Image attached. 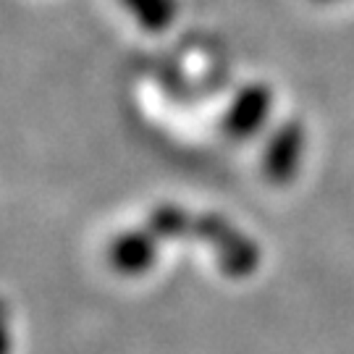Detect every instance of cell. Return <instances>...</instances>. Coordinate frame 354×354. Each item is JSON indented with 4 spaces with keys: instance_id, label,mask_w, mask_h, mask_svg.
<instances>
[{
    "instance_id": "6da1fadb",
    "label": "cell",
    "mask_w": 354,
    "mask_h": 354,
    "mask_svg": "<svg viewBox=\"0 0 354 354\" xmlns=\"http://www.w3.org/2000/svg\"><path fill=\"white\" fill-rule=\"evenodd\" d=\"M147 228L158 239H197L210 244L218 257V268L231 279L250 276L260 263L257 244L215 213H189L178 205H158Z\"/></svg>"
},
{
    "instance_id": "7a4b0ae2",
    "label": "cell",
    "mask_w": 354,
    "mask_h": 354,
    "mask_svg": "<svg viewBox=\"0 0 354 354\" xmlns=\"http://www.w3.org/2000/svg\"><path fill=\"white\" fill-rule=\"evenodd\" d=\"M273 111V89L263 82H252L236 92L228 111L223 113L221 129L234 142H244L257 137Z\"/></svg>"
},
{
    "instance_id": "3957f363",
    "label": "cell",
    "mask_w": 354,
    "mask_h": 354,
    "mask_svg": "<svg viewBox=\"0 0 354 354\" xmlns=\"http://www.w3.org/2000/svg\"><path fill=\"white\" fill-rule=\"evenodd\" d=\"M304 155V127L299 121L281 124L263 152V174L273 184H289L297 176Z\"/></svg>"
},
{
    "instance_id": "277c9868",
    "label": "cell",
    "mask_w": 354,
    "mask_h": 354,
    "mask_svg": "<svg viewBox=\"0 0 354 354\" xmlns=\"http://www.w3.org/2000/svg\"><path fill=\"white\" fill-rule=\"evenodd\" d=\"M158 241L160 239L147 226L124 231L111 241L108 260L124 276H142L145 270H150L158 257Z\"/></svg>"
},
{
    "instance_id": "5b68a950",
    "label": "cell",
    "mask_w": 354,
    "mask_h": 354,
    "mask_svg": "<svg viewBox=\"0 0 354 354\" xmlns=\"http://www.w3.org/2000/svg\"><path fill=\"white\" fill-rule=\"evenodd\" d=\"M137 24L147 32H163L174 24L178 3L176 0H121Z\"/></svg>"
},
{
    "instance_id": "8992f818",
    "label": "cell",
    "mask_w": 354,
    "mask_h": 354,
    "mask_svg": "<svg viewBox=\"0 0 354 354\" xmlns=\"http://www.w3.org/2000/svg\"><path fill=\"white\" fill-rule=\"evenodd\" d=\"M317 3H333V0H317Z\"/></svg>"
}]
</instances>
